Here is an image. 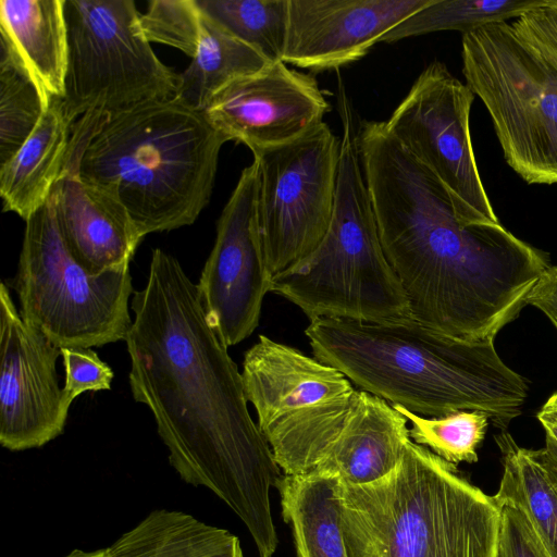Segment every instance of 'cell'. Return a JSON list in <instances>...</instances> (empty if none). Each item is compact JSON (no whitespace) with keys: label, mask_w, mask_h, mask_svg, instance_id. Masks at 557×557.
Listing matches in <instances>:
<instances>
[{"label":"cell","mask_w":557,"mask_h":557,"mask_svg":"<svg viewBox=\"0 0 557 557\" xmlns=\"http://www.w3.org/2000/svg\"><path fill=\"white\" fill-rule=\"evenodd\" d=\"M131 309V392L151 411L170 465L184 482L226 503L259 557H272L277 535L270 487L283 473L249 413L242 373L210 324L197 284L174 256L154 248Z\"/></svg>","instance_id":"cell-1"},{"label":"cell","mask_w":557,"mask_h":557,"mask_svg":"<svg viewBox=\"0 0 557 557\" xmlns=\"http://www.w3.org/2000/svg\"><path fill=\"white\" fill-rule=\"evenodd\" d=\"M358 145L383 250L410 315L445 334L494 341L550 267L500 223L463 224L440 183L387 132L359 124Z\"/></svg>","instance_id":"cell-2"},{"label":"cell","mask_w":557,"mask_h":557,"mask_svg":"<svg viewBox=\"0 0 557 557\" xmlns=\"http://www.w3.org/2000/svg\"><path fill=\"white\" fill-rule=\"evenodd\" d=\"M306 336L313 357L359 389L419 416L481 411L500 430L517 418L529 385L496 351L430 327L411 315L383 321L320 318Z\"/></svg>","instance_id":"cell-3"},{"label":"cell","mask_w":557,"mask_h":557,"mask_svg":"<svg viewBox=\"0 0 557 557\" xmlns=\"http://www.w3.org/2000/svg\"><path fill=\"white\" fill-rule=\"evenodd\" d=\"M228 138L175 97L71 127L64 170L120 201L143 237L193 224Z\"/></svg>","instance_id":"cell-4"},{"label":"cell","mask_w":557,"mask_h":557,"mask_svg":"<svg viewBox=\"0 0 557 557\" xmlns=\"http://www.w3.org/2000/svg\"><path fill=\"white\" fill-rule=\"evenodd\" d=\"M498 525L492 496L411 440L385 476L342 483L348 557H495Z\"/></svg>","instance_id":"cell-5"},{"label":"cell","mask_w":557,"mask_h":557,"mask_svg":"<svg viewBox=\"0 0 557 557\" xmlns=\"http://www.w3.org/2000/svg\"><path fill=\"white\" fill-rule=\"evenodd\" d=\"M343 126L333 213L318 247L272 280L271 292L310 321H383L410 315L405 290L387 261L366 184L356 113L339 87Z\"/></svg>","instance_id":"cell-6"},{"label":"cell","mask_w":557,"mask_h":557,"mask_svg":"<svg viewBox=\"0 0 557 557\" xmlns=\"http://www.w3.org/2000/svg\"><path fill=\"white\" fill-rule=\"evenodd\" d=\"M25 222L11 281L23 320L60 348L125 341L133 322L129 262L98 274L86 270L62 238L51 196Z\"/></svg>","instance_id":"cell-7"},{"label":"cell","mask_w":557,"mask_h":557,"mask_svg":"<svg viewBox=\"0 0 557 557\" xmlns=\"http://www.w3.org/2000/svg\"><path fill=\"white\" fill-rule=\"evenodd\" d=\"M242 380L258 428L284 474L311 472L341 436L360 389L336 368L260 335Z\"/></svg>","instance_id":"cell-8"},{"label":"cell","mask_w":557,"mask_h":557,"mask_svg":"<svg viewBox=\"0 0 557 557\" xmlns=\"http://www.w3.org/2000/svg\"><path fill=\"white\" fill-rule=\"evenodd\" d=\"M461 59L508 165L527 184H557V72L507 22L462 34Z\"/></svg>","instance_id":"cell-9"},{"label":"cell","mask_w":557,"mask_h":557,"mask_svg":"<svg viewBox=\"0 0 557 557\" xmlns=\"http://www.w3.org/2000/svg\"><path fill=\"white\" fill-rule=\"evenodd\" d=\"M67 65L60 100L71 126L174 97L177 74L153 52L132 0H64Z\"/></svg>","instance_id":"cell-10"},{"label":"cell","mask_w":557,"mask_h":557,"mask_svg":"<svg viewBox=\"0 0 557 557\" xmlns=\"http://www.w3.org/2000/svg\"><path fill=\"white\" fill-rule=\"evenodd\" d=\"M341 139L324 122L283 145L252 152L265 260L276 276L307 258L333 213Z\"/></svg>","instance_id":"cell-11"},{"label":"cell","mask_w":557,"mask_h":557,"mask_svg":"<svg viewBox=\"0 0 557 557\" xmlns=\"http://www.w3.org/2000/svg\"><path fill=\"white\" fill-rule=\"evenodd\" d=\"M473 100L469 87L434 61L384 125L440 183L463 224H497L471 141Z\"/></svg>","instance_id":"cell-12"},{"label":"cell","mask_w":557,"mask_h":557,"mask_svg":"<svg viewBox=\"0 0 557 557\" xmlns=\"http://www.w3.org/2000/svg\"><path fill=\"white\" fill-rule=\"evenodd\" d=\"M257 163L245 168L216 224L213 248L197 284L207 318L222 342L234 346L258 326L273 276L259 228Z\"/></svg>","instance_id":"cell-13"},{"label":"cell","mask_w":557,"mask_h":557,"mask_svg":"<svg viewBox=\"0 0 557 557\" xmlns=\"http://www.w3.org/2000/svg\"><path fill=\"white\" fill-rule=\"evenodd\" d=\"M0 444L38 448L63 433L71 404L59 386L61 348L26 323L0 286Z\"/></svg>","instance_id":"cell-14"},{"label":"cell","mask_w":557,"mask_h":557,"mask_svg":"<svg viewBox=\"0 0 557 557\" xmlns=\"http://www.w3.org/2000/svg\"><path fill=\"white\" fill-rule=\"evenodd\" d=\"M329 111L314 77L278 61L227 84L203 112L228 140L255 152L302 136Z\"/></svg>","instance_id":"cell-15"},{"label":"cell","mask_w":557,"mask_h":557,"mask_svg":"<svg viewBox=\"0 0 557 557\" xmlns=\"http://www.w3.org/2000/svg\"><path fill=\"white\" fill-rule=\"evenodd\" d=\"M430 1L288 0L282 61L315 72L358 61Z\"/></svg>","instance_id":"cell-16"},{"label":"cell","mask_w":557,"mask_h":557,"mask_svg":"<svg viewBox=\"0 0 557 557\" xmlns=\"http://www.w3.org/2000/svg\"><path fill=\"white\" fill-rule=\"evenodd\" d=\"M51 197L62 238L86 270L98 274L131 262L144 237L120 201L66 170Z\"/></svg>","instance_id":"cell-17"},{"label":"cell","mask_w":557,"mask_h":557,"mask_svg":"<svg viewBox=\"0 0 557 557\" xmlns=\"http://www.w3.org/2000/svg\"><path fill=\"white\" fill-rule=\"evenodd\" d=\"M410 440L407 419L386 400L360 389L349 422L311 472L337 475L351 485L371 483L396 468Z\"/></svg>","instance_id":"cell-18"},{"label":"cell","mask_w":557,"mask_h":557,"mask_svg":"<svg viewBox=\"0 0 557 557\" xmlns=\"http://www.w3.org/2000/svg\"><path fill=\"white\" fill-rule=\"evenodd\" d=\"M0 33L39 86L47 104L61 100L67 65L64 0H1Z\"/></svg>","instance_id":"cell-19"},{"label":"cell","mask_w":557,"mask_h":557,"mask_svg":"<svg viewBox=\"0 0 557 557\" xmlns=\"http://www.w3.org/2000/svg\"><path fill=\"white\" fill-rule=\"evenodd\" d=\"M71 127L60 100H52L34 132L0 165L3 211L26 221L46 203L64 170Z\"/></svg>","instance_id":"cell-20"},{"label":"cell","mask_w":557,"mask_h":557,"mask_svg":"<svg viewBox=\"0 0 557 557\" xmlns=\"http://www.w3.org/2000/svg\"><path fill=\"white\" fill-rule=\"evenodd\" d=\"M275 487L297 557H348L341 527L342 482L337 475L283 473Z\"/></svg>","instance_id":"cell-21"},{"label":"cell","mask_w":557,"mask_h":557,"mask_svg":"<svg viewBox=\"0 0 557 557\" xmlns=\"http://www.w3.org/2000/svg\"><path fill=\"white\" fill-rule=\"evenodd\" d=\"M107 549L110 557H244L227 530L166 509L151 511Z\"/></svg>","instance_id":"cell-22"},{"label":"cell","mask_w":557,"mask_h":557,"mask_svg":"<svg viewBox=\"0 0 557 557\" xmlns=\"http://www.w3.org/2000/svg\"><path fill=\"white\" fill-rule=\"evenodd\" d=\"M269 63L256 49L202 13L198 49L185 71L177 74L174 97L194 110L205 111L214 95L227 84Z\"/></svg>","instance_id":"cell-23"},{"label":"cell","mask_w":557,"mask_h":557,"mask_svg":"<svg viewBox=\"0 0 557 557\" xmlns=\"http://www.w3.org/2000/svg\"><path fill=\"white\" fill-rule=\"evenodd\" d=\"M495 441L502 454L503 475L494 500L522 509L550 555L557 557V487L539 450L520 447L505 431Z\"/></svg>","instance_id":"cell-24"},{"label":"cell","mask_w":557,"mask_h":557,"mask_svg":"<svg viewBox=\"0 0 557 557\" xmlns=\"http://www.w3.org/2000/svg\"><path fill=\"white\" fill-rule=\"evenodd\" d=\"M543 0H431L387 32L380 42L392 44L408 37L442 30L462 34L482 26L517 18Z\"/></svg>","instance_id":"cell-25"},{"label":"cell","mask_w":557,"mask_h":557,"mask_svg":"<svg viewBox=\"0 0 557 557\" xmlns=\"http://www.w3.org/2000/svg\"><path fill=\"white\" fill-rule=\"evenodd\" d=\"M201 12L270 63L282 61L288 0H197Z\"/></svg>","instance_id":"cell-26"},{"label":"cell","mask_w":557,"mask_h":557,"mask_svg":"<svg viewBox=\"0 0 557 557\" xmlns=\"http://www.w3.org/2000/svg\"><path fill=\"white\" fill-rule=\"evenodd\" d=\"M48 104L28 70L0 40V165L5 163L34 132Z\"/></svg>","instance_id":"cell-27"},{"label":"cell","mask_w":557,"mask_h":557,"mask_svg":"<svg viewBox=\"0 0 557 557\" xmlns=\"http://www.w3.org/2000/svg\"><path fill=\"white\" fill-rule=\"evenodd\" d=\"M394 408L411 423L409 435L412 442L453 465L478 461L476 449L485 436L490 420L485 413L463 410L426 418L400 406Z\"/></svg>","instance_id":"cell-28"},{"label":"cell","mask_w":557,"mask_h":557,"mask_svg":"<svg viewBox=\"0 0 557 557\" xmlns=\"http://www.w3.org/2000/svg\"><path fill=\"white\" fill-rule=\"evenodd\" d=\"M202 12L197 0H152L139 16L149 42L174 47L193 58L201 38Z\"/></svg>","instance_id":"cell-29"},{"label":"cell","mask_w":557,"mask_h":557,"mask_svg":"<svg viewBox=\"0 0 557 557\" xmlns=\"http://www.w3.org/2000/svg\"><path fill=\"white\" fill-rule=\"evenodd\" d=\"M61 356L65 370L63 393L66 400H73L85 392L111 389L113 370L90 348L63 347Z\"/></svg>","instance_id":"cell-30"},{"label":"cell","mask_w":557,"mask_h":557,"mask_svg":"<svg viewBox=\"0 0 557 557\" xmlns=\"http://www.w3.org/2000/svg\"><path fill=\"white\" fill-rule=\"evenodd\" d=\"M510 25L516 36L557 72V0H543Z\"/></svg>","instance_id":"cell-31"},{"label":"cell","mask_w":557,"mask_h":557,"mask_svg":"<svg viewBox=\"0 0 557 557\" xmlns=\"http://www.w3.org/2000/svg\"><path fill=\"white\" fill-rule=\"evenodd\" d=\"M496 504L499 525L495 557H553L522 509L509 503Z\"/></svg>","instance_id":"cell-32"},{"label":"cell","mask_w":557,"mask_h":557,"mask_svg":"<svg viewBox=\"0 0 557 557\" xmlns=\"http://www.w3.org/2000/svg\"><path fill=\"white\" fill-rule=\"evenodd\" d=\"M542 311L557 330V267L550 265L527 299Z\"/></svg>","instance_id":"cell-33"},{"label":"cell","mask_w":557,"mask_h":557,"mask_svg":"<svg viewBox=\"0 0 557 557\" xmlns=\"http://www.w3.org/2000/svg\"><path fill=\"white\" fill-rule=\"evenodd\" d=\"M537 419L545 430L557 443V393L553 394L542 406Z\"/></svg>","instance_id":"cell-34"},{"label":"cell","mask_w":557,"mask_h":557,"mask_svg":"<svg viewBox=\"0 0 557 557\" xmlns=\"http://www.w3.org/2000/svg\"><path fill=\"white\" fill-rule=\"evenodd\" d=\"M65 557H110L107 548H100L91 552L74 549Z\"/></svg>","instance_id":"cell-35"}]
</instances>
